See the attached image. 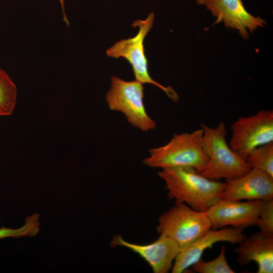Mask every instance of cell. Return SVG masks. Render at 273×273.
<instances>
[{
	"label": "cell",
	"instance_id": "1",
	"mask_svg": "<svg viewBox=\"0 0 273 273\" xmlns=\"http://www.w3.org/2000/svg\"><path fill=\"white\" fill-rule=\"evenodd\" d=\"M161 169L158 174L166 184L169 199L196 210L206 211L220 198L225 187V182L209 179L192 168Z\"/></svg>",
	"mask_w": 273,
	"mask_h": 273
},
{
	"label": "cell",
	"instance_id": "2",
	"mask_svg": "<svg viewBox=\"0 0 273 273\" xmlns=\"http://www.w3.org/2000/svg\"><path fill=\"white\" fill-rule=\"evenodd\" d=\"M203 131V147L208 161L200 173L213 180L234 179L248 172L251 167L230 147L226 141L225 124L219 122L215 127L201 123Z\"/></svg>",
	"mask_w": 273,
	"mask_h": 273
},
{
	"label": "cell",
	"instance_id": "3",
	"mask_svg": "<svg viewBox=\"0 0 273 273\" xmlns=\"http://www.w3.org/2000/svg\"><path fill=\"white\" fill-rule=\"evenodd\" d=\"M201 128L191 132L175 133L166 144L149 150L150 156L143 163L152 168L161 169L187 167L201 172L208 159L203 147Z\"/></svg>",
	"mask_w": 273,
	"mask_h": 273
},
{
	"label": "cell",
	"instance_id": "4",
	"mask_svg": "<svg viewBox=\"0 0 273 273\" xmlns=\"http://www.w3.org/2000/svg\"><path fill=\"white\" fill-rule=\"evenodd\" d=\"M155 19L153 12L149 14L145 20L134 21L131 25L138 27L139 30L134 37L123 39L114 43L106 51L111 58H124L132 66L135 80L144 83L154 85L162 89L174 102L179 101V96L170 86H165L155 81L150 76L148 69V61L145 54V38L153 27Z\"/></svg>",
	"mask_w": 273,
	"mask_h": 273
},
{
	"label": "cell",
	"instance_id": "5",
	"mask_svg": "<svg viewBox=\"0 0 273 273\" xmlns=\"http://www.w3.org/2000/svg\"><path fill=\"white\" fill-rule=\"evenodd\" d=\"M157 231L174 240L181 249L200 238L212 228L206 211L193 209L180 202L158 218Z\"/></svg>",
	"mask_w": 273,
	"mask_h": 273
},
{
	"label": "cell",
	"instance_id": "6",
	"mask_svg": "<svg viewBox=\"0 0 273 273\" xmlns=\"http://www.w3.org/2000/svg\"><path fill=\"white\" fill-rule=\"evenodd\" d=\"M143 98V83L111 77V86L106 95L110 109L122 112L133 126L148 131L155 129L156 123L148 115Z\"/></svg>",
	"mask_w": 273,
	"mask_h": 273
},
{
	"label": "cell",
	"instance_id": "7",
	"mask_svg": "<svg viewBox=\"0 0 273 273\" xmlns=\"http://www.w3.org/2000/svg\"><path fill=\"white\" fill-rule=\"evenodd\" d=\"M229 145L240 157L246 159L253 149L273 142V111L261 110L239 117L231 125Z\"/></svg>",
	"mask_w": 273,
	"mask_h": 273
},
{
	"label": "cell",
	"instance_id": "8",
	"mask_svg": "<svg viewBox=\"0 0 273 273\" xmlns=\"http://www.w3.org/2000/svg\"><path fill=\"white\" fill-rule=\"evenodd\" d=\"M263 201L231 200L219 198L206 211L212 228L226 226L242 230L256 224Z\"/></svg>",
	"mask_w": 273,
	"mask_h": 273
},
{
	"label": "cell",
	"instance_id": "9",
	"mask_svg": "<svg viewBox=\"0 0 273 273\" xmlns=\"http://www.w3.org/2000/svg\"><path fill=\"white\" fill-rule=\"evenodd\" d=\"M216 17V23L223 22L224 25L239 32L244 38L248 39L249 32L263 27L266 22L259 16L248 13L242 0H196Z\"/></svg>",
	"mask_w": 273,
	"mask_h": 273
},
{
	"label": "cell",
	"instance_id": "10",
	"mask_svg": "<svg viewBox=\"0 0 273 273\" xmlns=\"http://www.w3.org/2000/svg\"><path fill=\"white\" fill-rule=\"evenodd\" d=\"M112 247L122 246L139 255L151 267L154 273H167L172 267L173 262L181 248L170 237L160 235L154 242L146 245L132 243L125 240L120 235H114Z\"/></svg>",
	"mask_w": 273,
	"mask_h": 273
},
{
	"label": "cell",
	"instance_id": "11",
	"mask_svg": "<svg viewBox=\"0 0 273 273\" xmlns=\"http://www.w3.org/2000/svg\"><path fill=\"white\" fill-rule=\"evenodd\" d=\"M220 198L231 200L273 199V177L260 170L251 169L240 177L225 180Z\"/></svg>",
	"mask_w": 273,
	"mask_h": 273
},
{
	"label": "cell",
	"instance_id": "12",
	"mask_svg": "<svg viewBox=\"0 0 273 273\" xmlns=\"http://www.w3.org/2000/svg\"><path fill=\"white\" fill-rule=\"evenodd\" d=\"M246 235L242 230L233 227L210 229L190 245L181 248L176 257L171 272L181 273L201 258L204 252L219 242L240 243Z\"/></svg>",
	"mask_w": 273,
	"mask_h": 273
},
{
	"label": "cell",
	"instance_id": "13",
	"mask_svg": "<svg viewBox=\"0 0 273 273\" xmlns=\"http://www.w3.org/2000/svg\"><path fill=\"white\" fill-rule=\"evenodd\" d=\"M234 252L240 265L255 261L258 265L257 273L273 272V236L258 232L246 236Z\"/></svg>",
	"mask_w": 273,
	"mask_h": 273
},
{
	"label": "cell",
	"instance_id": "14",
	"mask_svg": "<svg viewBox=\"0 0 273 273\" xmlns=\"http://www.w3.org/2000/svg\"><path fill=\"white\" fill-rule=\"evenodd\" d=\"M245 160L251 169L261 170L273 177V142L253 149Z\"/></svg>",
	"mask_w": 273,
	"mask_h": 273
},
{
	"label": "cell",
	"instance_id": "15",
	"mask_svg": "<svg viewBox=\"0 0 273 273\" xmlns=\"http://www.w3.org/2000/svg\"><path fill=\"white\" fill-rule=\"evenodd\" d=\"M16 97V85L7 73L0 68V116L12 114Z\"/></svg>",
	"mask_w": 273,
	"mask_h": 273
},
{
	"label": "cell",
	"instance_id": "16",
	"mask_svg": "<svg viewBox=\"0 0 273 273\" xmlns=\"http://www.w3.org/2000/svg\"><path fill=\"white\" fill-rule=\"evenodd\" d=\"M191 266L194 272L199 273L235 272L228 263L224 245L221 246L219 255L216 258L208 261L200 258Z\"/></svg>",
	"mask_w": 273,
	"mask_h": 273
},
{
	"label": "cell",
	"instance_id": "17",
	"mask_svg": "<svg viewBox=\"0 0 273 273\" xmlns=\"http://www.w3.org/2000/svg\"><path fill=\"white\" fill-rule=\"evenodd\" d=\"M39 214L34 213L25 218L24 224L17 229L2 227L0 229V239L13 237L19 238L25 236L34 237L39 231Z\"/></svg>",
	"mask_w": 273,
	"mask_h": 273
},
{
	"label": "cell",
	"instance_id": "18",
	"mask_svg": "<svg viewBox=\"0 0 273 273\" xmlns=\"http://www.w3.org/2000/svg\"><path fill=\"white\" fill-rule=\"evenodd\" d=\"M256 225L261 234L273 236V199L263 201Z\"/></svg>",
	"mask_w": 273,
	"mask_h": 273
},
{
	"label": "cell",
	"instance_id": "19",
	"mask_svg": "<svg viewBox=\"0 0 273 273\" xmlns=\"http://www.w3.org/2000/svg\"><path fill=\"white\" fill-rule=\"evenodd\" d=\"M59 1L61 5L62 9V11L63 13V20L66 23V25L67 26H69V22L66 16L65 11H64V0H59Z\"/></svg>",
	"mask_w": 273,
	"mask_h": 273
}]
</instances>
